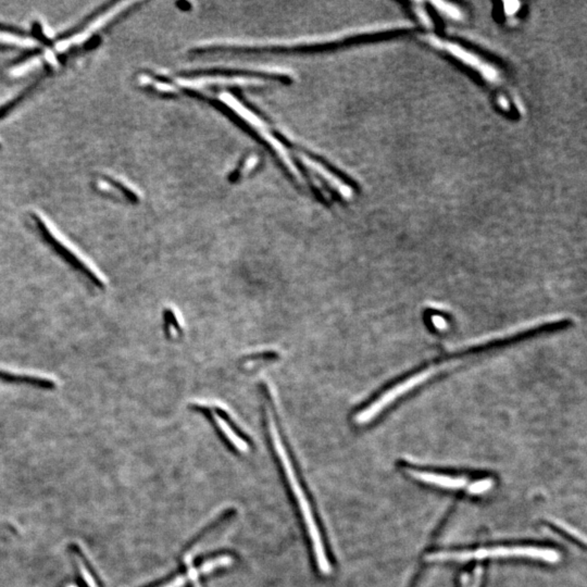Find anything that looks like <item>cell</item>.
Listing matches in <instances>:
<instances>
[{"instance_id": "cell-2", "label": "cell", "mask_w": 587, "mask_h": 587, "mask_svg": "<svg viewBox=\"0 0 587 587\" xmlns=\"http://www.w3.org/2000/svg\"><path fill=\"white\" fill-rule=\"evenodd\" d=\"M488 558H529L555 564L560 560L558 551L533 546L481 548L477 551H440L425 557L427 561H470Z\"/></svg>"}, {"instance_id": "cell-14", "label": "cell", "mask_w": 587, "mask_h": 587, "mask_svg": "<svg viewBox=\"0 0 587 587\" xmlns=\"http://www.w3.org/2000/svg\"><path fill=\"white\" fill-rule=\"evenodd\" d=\"M77 564H79V571H81V574H82V577L84 579L85 582H86L87 586L88 587H98L97 583H96V579H94L90 572L87 569L86 564H84V561L83 559L77 555Z\"/></svg>"}, {"instance_id": "cell-8", "label": "cell", "mask_w": 587, "mask_h": 587, "mask_svg": "<svg viewBox=\"0 0 587 587\" xmlns=\"http://www.w3.org/2000/svg\"><path fill=\"white\" fill-rule=\"evenodd\" d=\"M214 418L218 429H221L222 432H223L224 436L227 437V440L232 442V445L234 446L236 449L242 451V453H247V451H249V446H248L247 442L242 440V437L235 432L234 429H232V427L229 425V422L224 419L223 416H221L218 414H214Z\"/></svg>"}, {"instance_id": "cell-7", "label": "cell", "mask_w": 587, "mask_h": 587, "mask_svg": "<svg viewBox=\"0 0 587 587\" xmlns=\"http://www.w3.org/2000/svg\"><path fill=\"white\" fill-rule=\"evenodd\" d=\"M0 379H7V381H14V382L29 383V384H34L40 387H47V388L55 386V382L51 381V379H46V377L29 375V374L16 373V372L7 371V370L3 369H0Z\"/></svg>"}, {"instance_id": "cell-16", "label": "cell", "mask_w": 587, "mask_h": 587, "mask_svg": "<svg viewBox=\"0 0 587 587\" xmlns=\"http://www.w3.org/2000/svg\"><path fill=\"white\" fill-rule=\"evenodd\" d=\"M185 560L188 561V564H190V569H188V572H187V577H190V579H192V585H194V587H201V583H199V579H198V577H199V575H201V574L198 573L197 569H195V568H192V566H190V561H192V559L188 557V558L185 559Z\"/></svg>"}, {"instance_id": "cell-3", "label": "cell", "mask_w": 587, "mask_h": 587, "mask_svg": "<svg viewBox=\"0 0 587 587\" xmlns=\"http://www.w3.org/2000/svg\"><path fill=\"white\" fill-rule=\"evenodd\" d=\"M35 220H36L38 227L42 229V234L47 238V240L51 242V245L55 248V251H58L68 262H71L73 266H77L79 271H82L85 275L90 277V279H92L96 285L98 286L105 285V279L97 271V268L92 266V264H90L88 260H86L75 249V247L71 245V242H68L64 237L61 236L60 233L46 218H42L40 214H37L35 216Z\"/></svg>"}, {"instance_id": "cell-10", "label": "cell", "mask_w": 587, "mask_h": 587, "mask_svg": "<svg viewBox=\"0 0 587 587\" xmlns=\"http://www.w3.org/2000/svg\"><path fill=\"white\" fill-rule=\"evenodd\" d=\"M0 42L8 44V45L20 46V47H36V42H35L34 40H29V38H23V37L16 36L14 34H11V33L7 32H0Z\"/></svg>"}, {"instance_id": "cell-6", "label": "cell", "mask_w": 587, "mask_h": 587, "mask_svg": "<svg viewBox=\"0 0 587 587\" xmlns=\"http://www.w3.org/2000/svg\"><path fill=\"white\" fill-rule=\"evenodd\" d=\"M303 161H305V164L310 166L314 171L319 172L320 175H321L324 179H327L331 186L336 188L337 192H340L342 197H351V194H353L351 187L344 184L338 177H335V174H333L332 172L327 170V168H324V166H322L321 164H319V162H316V161L312 160V159H309L308 157H305V158H303Z\"/></svg>"}, {"instance_id": "cell-11", "label": "cell", "mask_w": 587, "mask_h": 587, "mask_svg": "<svg viewBox=\"0 0 587 587\" xmlns=\"http://www.w3.org/2000/svg\"><path fill=\"white\" fill-rule=\"evenodd\" d=\"M492 485H494V481H492V479H481V481H477V482L472 483V484L468 487V490H469L471 494H473V495H479V494H483V492H486L487 490H490V488H492Z\"/></svg>"}, {"instance_id": "cell-1", "label": "cell", "mask_w": 587, "mask_h": 587, "mask_svg": "<svg viewBox=\"0 0 587 587\" xmlns=\"http://www.w3.org/2000/svg\"><path fill=\"white\" fill-rule=\"evenodd\" d=\"M268 431H270V435H271L274 449L277 451V457H279V461H281V464H282L283 468H284L287 481L290 483V488H292V492L295 495L296 501H297L301 514H303V520H305V527H307L309 535H310L311 542H312V546H314V555H316V564L319 566L320 571L327 575V574L331 573V564H329L327 553H325V549H324L319 527L316 525L314 512L311 510L310 503H309L308 499H307V496H305V492H303L301 483L298 481L292 461H290V457H288V453H287L286 448H285L284 444H283L282 438L279 436L277 423H275V420H274L273 414L271 412H268Z\"/></svg>"}, {"instance_id": "cell-18", "label": "cell", "mask_w": 587, "mask_h": 587, "mask_svg": "<svg viewBox=\"0 0 587 587\" xmlns=\"http://www.w3.org/2000/svg\"><path fill=\"white\" fill-rule=\"evenodd\" d=\"M519 3H514V1H509V3H505V12H507V14H516V11L519 10Z\"/></svg>"}, {"instance_id": "cell-15", "label": "cell", "mask_w": 587, "mask_h": 587, "mask_svg": "<svg viewBox=\"0 0 587 587\" xmlns=\"http://www.w3.org/2000/svg\"><path fill=\"white\" fill-rule=\"evenodd\" d=\"M37 64H38V60H37V59H34V60H31L29 62L21 64V66L14 68V71L11 72V74H12V75H16V77H18V75H22V74L29 71V68H33L34 66H36Z\"/></svg>"}, {"instance_id": "cell-9", "label": "cell", "mask_w": 587, "mask_h": 587, "mask_svg": "<svg viewBox=\"0 0 587 587\" xmlns=\"http://www.w3.org/2000/svg\"><path fill=\"white\" fill-rule=\"evenodd\" d=\"M234 562L232 557H229V555H218L216 558L210 559V560L205 561L201 564L199 568H197L198 573L199 574H207L209 572L214 571V570L218 569V568H223V566H229Z\"/></svg>"}, {"instance_id": "cell-4", "label": "cell", "mask_w": 587, "mask_h": 587, "mask_svg": "<svg viewBox=\"0 0 587 587\" xmlns=\"http://www.w3.org/2000/svg\"><path fill=\"white\" fill-rule=\"evenodd\" d=\"M427 42L429 44H432L435 47L440 48L442 51H448V53H451V55H455V58L460 59L462 62L468 64V66H472V68H475L477 72L482 74L483 77L490 83H497L499 82V72L496 70L494 66H490V64L485 62L484 60L477 57V55H474V53H470V51H466L464 48L460 47V46L455 45L453 42H444V40H440V38H437L435 36H427Z\"/></svg>"}, {"instance_id": "cell-19", "label": "cell", "mask_w": 587, "mask_h": 587, "mask_svg": "<svg viewBox=\"0 0 587 587\" xmlns=\"http://www.w3.org/2000/svg\"><path fill=\"white\" fill-rule=\"evenodd\" d=\"M68 587H77V586H72V585H70V586H68Z\"/></svg>"}, {"instance_id": "cell-17", "label": "cell", "mask_w": 587, "mask_h": 587, "mask_svg": "<svg viewBox=\"0 0 587 587\" xmlns=\"http://www.w3.org/2000/svg\"><path fill=\"white\" fill-rule=\"evenodd\" d=\"M185 583H186V577L179 575V577H175L171 582L161 587H183Z\"/></svg>"}, {"instance_id": "cell-12", "label": "cell", "mask_w": 587, "mask_h": 587, "mask_svg": "<svg viewBox=\"0 0 587 587\" xmlns=\"http://www.w3.org/2000/svg\"><path fill=\"white\" fill-rule=\"evenodd\" d=\"M555 524L559 527V529H561L562 531H564V532L571 535L574 540H579V542H582L583 545H584L585 536L582 533H579L577 529H574V527H572L569 524L564 523V521H559V520H555Z\"/></svg>"}, {"instance_id": "cell-13", "label": "cell", "mask_w": 587, "mask_h": 587, "mask_svg": "<svg viewBox=\"0 0 587 587\" xmlns=\"http://www.w3.org/2000/svg\"><path fill=\"white\" fill-rule=\"evenodd\" d=\"M438 10L442 11V14L446 16H451L453 18H461V12L457 7L451 5V3H442V1H437L434 3Z\"/></svg>"}, {"instance_id": "cell-5", "label": "cell", "mask_w": 587, "mask_h": 587, "mask_svg": "<svg viewBox=\"0 0 587 587\" xmlns=\"http://www.w3.org/2000/svg\"><path fill=\"white\" fill-rule=\"evenodd\" d=\"M409 475L414 479L435 485V486L448 488V490H460L468 484L466 477H451L445 474L433 473V472L420 471V470L407 469Z\"/></svg>"}]
</instances>
